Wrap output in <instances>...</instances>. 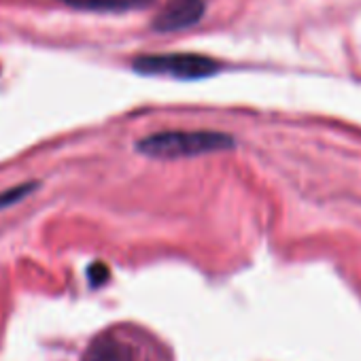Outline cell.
Segmentation results:
<instances>
[{"label":"cell","mask_w":361,"mask_h":361,"mask_svg":"<svg viewBox=\"0 0 361 361\" xmlns=\"http://www.w3.org/2000/svg\"><path fill=\"white\" fill-rule=\"evenodd\" d=\"M132 68L140 75H159L172 79H207L221 71V64L200 54H145L132 60Z\"/></svg>","instance_id":"obj_3"},{"label":"cell","mask_w":361,"mask_h":361,"mask_svg":"<svg viewBox=\"0 0 361 361\" xmlns=\"http://www.w3.org/2000/svg\"><path fill=\"white\" fill-rule=\"evenodd\" d=\"M234 147V136L217 130H166L149 134L136 142V151L155 159L198 157L207 153L230 151Z\"/></svg>","instance_id":"obj_2"},{"label":"cell","mask_w":361,"mask_h":361,"mask_svg":"<svg viewBox=\"0 0 361 361\" xmlns=\"http://www.w3.org/2000/svg\"><path fill=\"white\" fill-rule=\"evenodd\" d=\"M81 361H174V353L151 329L119 323L100 331L87 344Z\"/></svg>","instance_id":"obj_1"},{"label":"cell","mask_w":361,"mask_h":361,"mask_svg":"<svg viewBox=\"0 0 361 361\" xmlns=\"http://www.w3.org/2000/svg\"><path fill=\"white\" fill-rule=\"evenodd\" d=\"M62 3L81 11H132L149 7L153 0H62Z\"/></svg>","instance_id":"obj_5"},{"label":"cell","mask_w":361,"mask_h":361,"mask_svg":"<svg viewBox=\"0 0 361 361\" xmlns=\"http://www.w3.org/2000/svg\"><path fill=\"white\" fill-rule=\"evenodd\" d=\"M37 188V183H24V185H18L5 194H0V209H5V207H11L16 202H20L22 198H26L28 194H32Z\"/></svg>","instance_id":"obj_6"},{"label":"cell","mask_w":361,"mask_h":361,"mask_svg":"<svg viewBox=\"0 0 361 361\" xmlns=\"http://www.w3.org/2000/svg\"><path fill=\"white\" fill-rule=\"evenodd\" d=\"M207 11V0H168L153 20L157 32H176L196 26Z\"/></svg>","instance_id":"obj_4"}]
</instances>
